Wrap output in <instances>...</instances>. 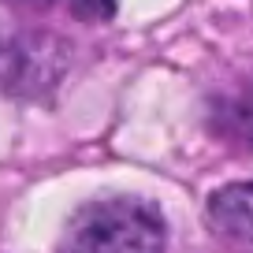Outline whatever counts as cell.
I'll return each instance as SVG.
<instances>
[{
  "label": "cell",
  "instance_id": "obj_1",
  "mask_svg": "<svg viewBox=\"0 0 253 253\" xmlns=\"http://www.w3.org/2000/svg\"><path fill=\"white\" fill-rule=\"evenodd\" d=\"M60 253H164V220L145 201H93L71 220Z\"/></svg>",
  "mask_w": 253,
  "mask_h": 253
},
{
  "label": "cell",
  "instance_id": "obj_2",
  "mask_svg": "<svg viewBox=\"0 0 253 253\" xmlns=\"http://www.w3.org/2000/svg\"><path fill=\"white\" fill-rule=\"evenodd\" d=\"M63 56L56 45L38 38H0V89H19V93H34L38 86L60 75Z\"/></svg>",
  "mask_w": 253,
  "mask_h": 253
},
{
  "label": "cell",
  "instance_id": "obj_4",
  "mask_svg": "<svg viewBox=\"0 0 253 253\" xmlns=\"http://www.w3.org/2000/svg\"><path fill=\"white\" fill-rule=\"evenodd\" d=\"M209 216L231 238H242V242L253 246V182H238V186L220 190L209 205Z\"/></svg>",
  "mask_w": 253,
  "mask_h": 253
},
{
  "label": "cell",
  "instance_id": "obj_3",
  "mask_svg": "<svg viewBox=\"0 0 253 253\" xmlns=\"http://www.w3.org/2000/svg\"><path fill=\"white\" fill-rule=\"evenodd\" d=\"M209 126L227 142L253 149V82L216 97L209 108Z\"/></svg>",
  "mask_w": 253,
  "mask_h": 253
},
{
  "label": "cell",
  "instance_id": "obj_5",
  "mask_svg": "<svg viewBox=\"0 0 253 253\" xmlns=\"http://www.w3.org/2000/svg\"><path fill=\"white\" fill-rule=\"evenodd\" d=\"M19 4H63L75 19H86V23L112 19L116 11V0H19Z\"/></svg>",
  "mask_w": 253,
  "mask_h": 253
}]
</instances>
